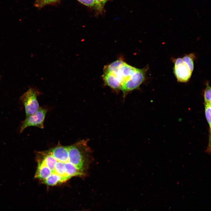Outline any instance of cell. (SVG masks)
Masks as SVG:
<instances>
[{"instance_id": "obj_6", "label": "cell", "mask_w": 211, "mask_h": 211, "mask_svg": "<svg viewBox=\"0 0 211 211\" xmlns=\"http://www.w3.org/2000/svg\"><path fill=\"white\" fill-rule=\"evenodd\" d=\"M194 57V55L192 53L186 55L182 58L184 62L192 72L194 69L193 59Z\"/></svg>"}, {"instance_id": "obj_4", "label": "cell", "mask_w": 211, "mask_h": 211, "mask_svg": "<svg viewBox=\"0 0 211 211\" xmlns=\"http://www.w3.org/2000/svg\"><path fill=\"white\" fill-rule=\"evenodd\" d=\"M47 110L40 108L36 112L26 117L21 125L20 132L21 133L26 128L30 126H34L43 129L44 123Z\"/></svg>"}, {"instance_id": "obj_9", "label": "cell", "mask_w": 211, "mask_h": 211, "mask_svg": "<svg viewBox=\"0 0 211 211\" xmlns=\"http://www.w3.org/2000/svg\"><path fill=\"white\" fill-rule=\"evenodd\" d=\"M82 4L89 7H94L96 9V5L95 0H77Z\"/></svg>"}, {"instance_id": "obj_11", "label": "cell", "mask_w": 211, "mask_h": 211, "mask_svg": "<svg viewBox=\"0 0 211 211\" xmlns=\"http://www.w3.org/2000/svg\"><path fill=\"white\" fill-rule=\"evenodd\" d=\"M96 5V9L101 10L103 9L107 0H95Z\"/></svg>"}, {"instance_id": "obj_12", "label": "cell", "mask_w": 211, "mask_h": 211, "mask_svg": "<svg viewBox=\"0 0 211 211\" xmlns=\"http://www.w3.org/2000/svg\"><path fill=\"white\" fill-rule=\"evenodd\" d=\"M210 132L209 137V142L208 147L206 150V152L209 154H211V125H210Z\"/></svg>"}, {"instance_id": "obj_5", "label": "cell", "mask_w": 211, "mask_h": 211, "mask_svg": "<svg viewBox=\"0 0 211 211\" xmlns=\"http://www.w3.org/2000/svg\"><path fill=\"white\" fill-rule=\"evenodd\" d=\"M174 72L178 81L182 82L188 81L192 73L181 58H178L175 62Z\"/></svg>"}, {"instance_id": "obj_13", "label": "cell", "mask_w": 211, "mask_h": 211, "mask_svg": "<svg viewBox=\"0 0 211 211\" xmlns=\"http://www.w3.org/2000/svg\"><path fill=\"white\" fill-rule=\"evenodd\" d=\"M58 0H49V4L54 3Z\"/></svg>"}, {"instance_id": "obj_1", "label": "cell", "mask_w": 211, "mask_h": 211, "mask_svg": "<svg viewBox=\"0 0 211 211\" xmlns=\"http://www.w3.org/2000/svg\"><path fill=\"white\" fill-rule=\"evenodd\" d=\"M91 154L87 140L67 146L59 143L53 148L37 152L35 177L50 186L65 183L74 177L84 178L93 160Z\"/></svg>"}, {"instance_id": "obj_2", "label": "cell", "mask_w": 211, "mask_h": 211, "mask_svg": "<svg viewBox=\"0 0 211 211\" xmlns=\"http://www.w3.org/2000/svg\"><path fill=\"white\" fill-rule=\"evenodd\" d=\"M139 70L118 60L104 67L102 77L106 84L113 89H120L138 78Z\"/></svg>"}, {"instance_id": "obj_8", "label": "cell", "mask_w": 211, "mask_h": 211, "mask_svg": "<svg viewBox=\"0 0 211 211\" xmlns=\"http://www.w3.org/2000/svg\"><path fill=\"white\" fill-rule=\"evenodd\" d=\"M205 113L207 120L210 126L211 125V103H205Z\"/></svg>"}, {"instance_id": "obj_3", "label": "cell", "mask_w": 211, "mask_h": 211, "mask_svg": "<svg viewBox=\"0 0 211 211\" xmlns=\"http://www.w3.org/2000/svg\"><path fill=\"white\" fill-rule=\"evenodd\" d=\"M40 94L37 89L30 87L21 96V99L25 107L26 117L40 108L37 97Z\"/></svg>"}, {"instance_id": "obj_7", "label": "cell", "mask_w": 211, "mask_h": 211, "mask_svg": "<svg viewBox=\"0 0 211 211\" xmlns=\"http://www.w3.org/2000/svg\"><path fill=\"white\" fill-rule=\"evenodd\" d=\"M204 98L205 103H211V87L208 82L206 84V87L204 91Z\"/></svg>"}, {"instance_id": "obj_10", "label": "cell", "mask_w": 211, "mask_h": 211, "mask_svg": "<svg viewBox=\"0 0 211 211\" xmlns=\"http://www.w3.org/2000/svg\"><path fill=\"white\" fill-rule=\"evenodd\" d=\"M49 0H36L35 6L38 8H41L46 5L49 4Z\"/></svg>"}]
</instances>
